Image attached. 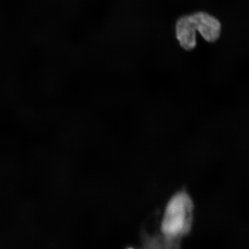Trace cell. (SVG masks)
<instances>
[{
    "label": "cell",
    "mask_w": 249,
    "mask_h": 249,
    "mask_svg": "<svg viewBox=\"0 0 249 249\" xmlns=\"http://www.w3.org/2000/svg\"><path fill=\"white\" fill-rule=\"evenodd\" d=\"M194 208L191 197L185 191L177 193L171 198L161 226L165 247L179 248L180 241L191 230Z\"/></svg>",
    "instance_id": "1"
},
{
    "label": "cell",
    "mask_w": 249,
    "mask_h": 249,
    "mask_svg": "<svg viewBox=\"0 0 249 249\" xmlns=\"http://www.w3.org/2000/svg\"><path fill=\"white\" fill-rule=\"evenodd\" d=\"M186 16L196 32L198 31L206 41L213 43L219 38L222 26L217 18L204 12Z\"/></svg>",
    "instance_id": "2"
},
{
    "label": "cell",
    "mask_w": 249,
    "mask_h": 249,
    "mask_svg": "<svg viewBox=\"0 0 249 249\" xmlns=\"http://www.w3.org/2000/svg\"><path fill=\"white\" fill-rule=\"evenodd\" d=\"M176 31L177 38L183 49L190 51L196 48L197 45L196 32L193 29L186 15L177 20Z\"/></svg>",
    "instance_id": "3"
}]
</instances>
